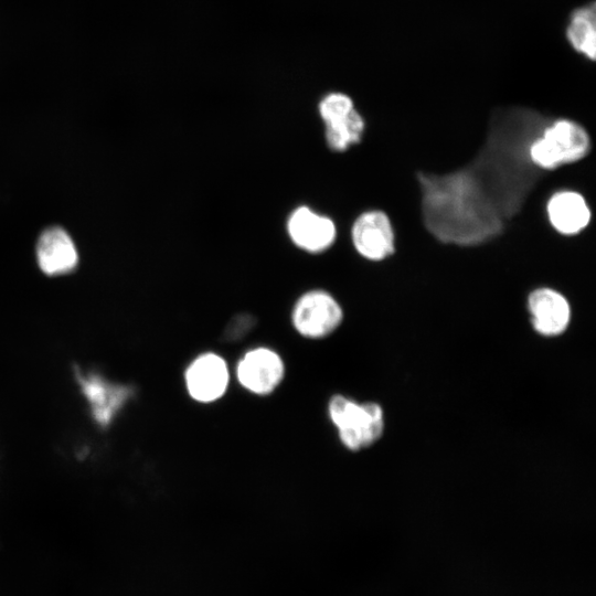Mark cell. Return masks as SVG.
Wrapping results in <instances>:
<instances>
[{
  "instance_id": "obj_1",
  "label": "cell",
  "mask_w": 596,
  "mask_h": 596,
  "mask_svg": "<svg viewBox=\"0 0 596 596\" xmlns=\"http://www.w3.org/2000/svg\"><path fill=\"white\" fill-rule=\"evenodd\" d=\"M590 147V136L581 123L556 117L530 143L529 158L536 168L553 171L583 160Z\"/></svg>"
},
{
  "instance_id": "obj_2",
  "label": "cell",
  "mask_w": 596,
  "mask_h": 596,
  "mask_svg": "<svg viewBox=\"0 0 596 596\" xmlns=\"http://www.w3.org/2000/svg\"><path fill=\"white\" fill-rule=\"evenodd\" d=\"M328 413L341 443L350 450L356 451L374 444L383 433V411L375 403L360 404L334 395L330 398Z\"/></svg>"
},
{
  "instance_id": "obj_3",
  "label": "cell",
  "mask_w": 596,
  "mask_h": 596,
  "mask_svg": "<svg viewBox=\"0 0 596 596\" xmlns=\"http://www.w3.org/2000/svg\"><path fill=\"white\" fill-rule=\"evenodd\" d=\"M343 320L339 301L327 290L311 289L295 302L291 322L296 331L309 339H322L331 334Z\"/></svg>"
},
{
  "instance_id": "obj_4",
  "label": "cell",
  "mask_w": 596,
  "mask_h": 596,
  "mask_svg": "<svg viewBox=\"0 0 596 596\" xmlns=\"http://www.w3.org/2000/svg\"><path fill=\"white\" fill-rule=\"evenodd\" d=\"M353 249L363 260L380 263L395 253V233L390 216L382 210L360 212L350 228Z\"/></svg>"
},
{
  "instance_id": "obj_5",
  "label": "cell",
  "mask_w": 596,
  "mask_h": 596,
  "mask_svg": "<svg viewBox=\"0 0 596 596\" xmlns=\"http://www.w3.org/2000/svg\"><path fill=\"white\" fill-rule=\"evenodd\" d=\"M532 328L541 336L562 334L572 320V305L558 290L551 287L532 289L525 298Z\"/></svg>"
},
{
  "instance_id": "obj_6",
  "label": "cell",
  "mask_w": 596,
  "mask_h": 596,
  "mask_svg": "<svg viewBox=\"0 0 596 596\" xmlns=\"http://www.w3.org/2000/svg\"><path fill=\"white\" fill-rule=\"evenodd\" d=\"M287 233L298 248L310 254L326 252L337 240L333 220L307 205H300L289 214Z\"/></svg>"
},
{
  "instance_id": "obj_7",
  "label": "cell",
  "mask_w": 596,
  "mask_h": 596,
  "mask_svg": "<svg viewBox=\"0 0 596 596\" xmlns=\"http://www.w3.org/2000/svg\"><path fill=\"white\" fill-rule=\"evenodd\" d=\"M284 373L279 354L264 347L247 351L236 368L240 384L256 395L272 393L283 381Z\"/></svg>"
},
{
  "instance_id": "obj_8",
  "label": "cell",
  "mask_w": 596,
  "mask_h": 596,
  "mask_svg": "<svg viewBox=\"0 0 596 596\" xmlns=\"http://www.w3.org/2000/svg\"><path fill=\"white\" fill-rule=\"evenodd\" d=\"M189 395L200 403H211L222 397L227 389L230 374L224 359L206 352L196 356L184 374Z\"/></svg>"
},
{
  "instance_id": "obj_9",
  "label": "cell",
  "mask_w": 596,
  "mask_h": 596,
  "mask_svg": "<svg viewBox=\"0 0 596 596\" xmlns=\"http://www.w3.org/2000/svg\"><path fill=\"white\" fill-rule=\"evenodd\" d=\"M81 391L89 403L95 421L106 426L132 395V389L113 384L97 374L76 372Z\"/></svg>"
},
{
  "instance_id": "obj_10",
  "label": "cell",
  "mask_w": 596,
  "mask_h": 596,
  "mask_svg": "<svg viewBox=\"0 0 596 596\" xmlns=\"http://www.w3.org/2000/svg\"><path fill=\"white\" fill-rule=\"evenodd\" d=\"M545 212L551 227L563 236L579 234L592 217L586 199L573 190L552 193L545 203Z\"/></svg>"
},
{
  "instance_id": "obj_11",
  "label": "cell",
  "mask_w": 596,
  "mask_h": 596,
  "mask_svg": "<svg viewBox=\"0 0 596 596\" xmlns=\"http://www.w3.org/2000/svg\"><path fill=\"white\" fill-rule=\"evenodd\" d=\"M36 259L44 274L55 276L72 272L77 265L78 254L67 232L53 226L40 235L36 244Z\"/></svg>"
},
{
  "instance_id": "obj_12",
  "label": "cell",
  "mask_w": 596,
  "mask_h": 596,
  "mask_svg": "<svg viewBox=\"0 0 596 596\" xmlns=\"http://www.w3.org/2000/svg\"><path fill=\"white\" fill-rule=\"evenodd\" d=\"M566 38L571 46L592 62L596 57V6L595 2L575 9L570 17Z\"/></svg>"
},
{
  "instance_id": "obj_13",
  "label": "cell",
  "mask_w": 596,
  "mask_h": 596,
  "mask_svg": "<svg viewBox=\"0 0 596 596\" xmlns=\"http://www.w3.org/2000/svg\"><path fill=\"white\" fill-rule=\"evenodd\" d=\"M365 134V118L356 108L337 120L324 124L326 143L334 152H345L360 145Z\"/></svg>"
},
{
  "instance_id": "obj_14",
  "label": "cell",
  "mask_w": 596,
  "mask_h": 596,
  "mask_svg": "<svg viewBox=\"0 0 596 596\" xmlns=\"http://www.w3.org/2000/svg\"><path fill=\"white\" fill-rule=\"evenodd\" d=\"M355 108L353 99L345 93L327 94L318 105L319 116L323 124L339 119Z\"/></svg>"
},
{
  "instance_id": "obj_15",
  "label": "cell",
  "mask_w": 596,
  "mask_h": 596,
  "mask_svg": "<svg viewBox=\"0 0 596 596\" xmlns=\"http://www.w3.org/2000/svg\"><path fill=\"white\" fill-rule=\"evenodd\" d=\"M254 326V318L248 315H241L232 319L224 331L226 341H236L243 338Z\"/></svg>"
}]
</instances>
